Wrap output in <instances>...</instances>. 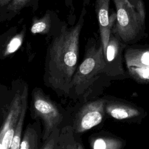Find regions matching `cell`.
Here are the masks:
<instances>
[{"instance_id":"cell-1","label":"cell","mask_w":149,"mask_h":149,"mask_svg":"<svg viewBox=\"0 0 149 149\" xmlns=\"http://www.w3.org/2000/svg\"><path fill=\"white\" fill-rule=\"evenodd\" d=\"M90 0H84L78 20L68 27L64 23L48 46L45 63V82L59 95H68L78 66L79 38Z\"/></svg>"},{"instance_id":"cell-2","label":"cell","mask_w":149,"mask_h":149,"mask_svg":"<svg viewBox=\"0 0 149 149\" xmlns=\"http://www.w3.org/2000/svg\"><path fill=\"white\" fill-rule=\"evenodd\" d=\"M116 21L112 33L126 45L146 37V10L143 0H113Z\"/></svg>"},{"instance_id":"cell-3","label":"cell","mask_w":149,"mask_h":149,"mask_svg":"<svg viewBox=\"0 0 149 149\" xmlns=\"http://www.w3.org/2000/svg\"><path fill=\"white\" fill-rule=\"evenodd\" d=\"M107 66L103 47L94 37H90L85 46L84 57L78 65L72 81L73 88L78 95L82 94L95 80L98 74Z\"/></svg>"},{"instance_id":"cell-4","label":"cell","mask_w":149,"mask_h":149,"mask_svg":"<svg viewBox=\"0 0 149 149\" xmlns=\"http://www.w3.org/2000/svg\"><path fill=\"white\" fill-rule=\"evenodd\" d=\"M31 112L34 118H40L43 124L42 139L45 141L52 132L59 128L63 120V115L57 105L40 88L32 91Z\"/></svg>"},{"instance_id":"cell-5","label":"cell","mask_w":149,"mask_h":149,"mask_svg":"<svg viewBox=\"0 0 149 149\" xmlns=\"http://www.w3.org/2000/svg\"><path fill=\"white\" fill-rule=\"evenodd\" d=\"M105 105V100H98L83 105L73 121L72 128L74 133H84L100 124L104 117Z\"/></svg>"},{"instance_id":"cell-6","label":"cell","mask_w":149,"mask_h":149,"mask_svg":"<svg viewBox=\"0 0 149 149\" xmlns=\"http://www.w3.org/2000/svg\"><path fill=\"white\" fill-rule=\"evenodd\" d=\"M22 109L21 93L13 97L0 129V149H10Z\"/></svg>"},{"instance_id":"cell-7","label":"cell","mask_w":149,"mask_h":149,"mask_svg":"<svg viewBox=\"0 0 149 149\" xmlns=\"http://www.w3.org/2000/svg\"><path fill=\"white\" fill-rule=\"evenodd\" d=\"M109 5L110 0H95V11L98 24L100 38L104 55L116 17L114 10L109 14Z\"/></svg>"},{"instance_id":"cell-8","label":"cell","mask_w":149,"mask_h":149,"mask_svg":"<svg viewBox=\"0 0 149 149\" xmlns=\"http://www.w3.org/2000/svg\"><path fill=\"white\" fill-rule=\"evenodd\" d=\"M64 23L60 20L56 13L48 9L43 16L33 17L30 31L33 34H40L46 35L48 38H52L60 31Z\"/></svg>"},{"instance_id":"cell-9","label":"cell","mask_w":149,"mask_h":149,"mask_svg":"<svg viewBox=\"0 0 149 149\" xmlns=\"http://www.w3.org/2000/svg\"><path fill=\"white\" fill-rule=\"evenodd\" d=\"M26 30L27 26L24 24L20 31L15 26L0 35V59L10 56L20 48L25 39Z\"/></svg>"},{"instance_id":"cell-10","label":"cell","mask_w":149,"mask_h":149,"mask_svg":"<svg viewBox=\"0 0 149 149\" xmlns=\"http://www.w3.org/2000/svg\"><path fill=\"white\" fill-rule=\"evenodd\" d=\"M124 58L127 69H149V47L127 45L125 49Z\"/></svg>"},{"instance_id":"cell-11","label":"cell","mask_w":149,"mask_h":149,"mask_svg":"<svg viewBox=\"0 0 149 149\" xmlns=\"http://www.w3.org/2000/svg\"><path fill=\"white\" fill-rule=\"evenodd\" d=\"M26 7H31L33 10H36L38 8V0H11L0 13V23L10 20Z\"/></svg>"},{"instance_id":"cell-12","label":"cell","mask_w":149,"mask_h":149,"mask_svg":"<svg viewBox=\"0 0 149 149\" xmlns=\"http://www.w3.org/2000/svg\"><path fill=\"white\" fill-rule=\"evenodd\" d=\"M105 109L109 115L118 120L130 119L140 115L137 109L119 102L108 103L105 105Z\"/></svg>"},{"instance_id":"cell-13","label":"cell","mask_w":149,"mask_h":149,"mask_svg":"<svg viewBox=\"0 0 149 149\" xmlns=\"http://www.w3.org/2000/svg\"><path fill=\"white\" fill-rule=\"evenodd\" d=\"M27 97H28V87L25 85L23 87V91L21 93L22 98V109L20 116L17 122L14 136L12 141V144L10 149H19L22 138V130L26 114L27 107Z\"/></svg>"},{"instance_id":"cell-14","label":"cell","mask_w":149,"mask_h":149,"mask_svg":"<svg viewBox=\"0 0 149 149\" xmlns=\"http://www.w3.org/2000/svg\"><path fill=\"white\" fill-rule=\"evenodd\" d=\"M57 149H84L82 144L76 138L72 126L66 125L60 129Z\"/></svg>"},{"instance_id":"cell-15","label":"cell","mask_w":149,"mask_h":149,"mask_svg":"<svg viewBox=\"0 0 149 149\" xmlns=\"http://www.w3.org/2000/svg\"><path fill=\"white\" fill-rule=\"evenodd\" d=\"M38 133L34 126L29 125L23 133L19 149H39Z\"/></svg>"},{"instance_id":"cell-16","label":"cell","mask_w":149,"mask_h":149,"mask_svg":"<svg viewBox=\"0 0 149 149\" xmlns=\"http://www.w3.org/2000/svg\"><path fill=\"white\" fill-rule=\"evenodd\" d=\"M92 149H120L122 142L116 139L97 137L91 141Z\"/></svg>"},{"instance_id":"cell-17","label":"cell","mask_w":149,"mask_h":149,"mask_svg":"<svg viewBox=\"0 0 149 149\" xmlns=\"http://www.w3.org/2000/svg\"><path fill=\"white\" fill-rule=\"evenodd\" d=\"M60 129L59 127L55 129L47 139L43 141L39 149H57V143Z\"/></svg>"},{"instance_id":"cell-18","label":"cell","mask_w":149,"mask_h":149,"mask_svg":"<svg viewBox=\"0 0 149 149\" xmlns=\"http://www.w3.org/2000/svg\"><path fill=\"white\" fill-rule=\"evenodd\" d=\"M10 1L11 0H0V13L3 11Z\"/></svg>"},{"instance_id":"cell-19","label":"cell","mask_w":149,"mask_h":149,"mask_svg":"<svg viewBox=\"0 0 149 149\" xmlns=\"http://www.w3.org/2000/svg\"><path fill=\"white\" fill-rule=\"evenodd\" d=\"M73 0H64L65 1V5L69 8L71 10H74V8H73Z\"/></svg>"}]
</instances>
